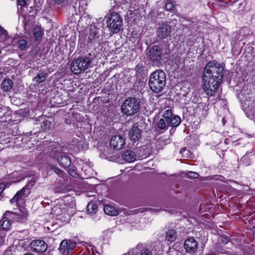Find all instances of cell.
Masks as SVG:
<instances>
[{"label": "cell", "mask_w": 255, "mask_h": 255, "mask_svg": "<svg viewBox=\"0 0 255 255\" xmlns=\"http://www.w3.org/2000/svg\"><path fill=\"white\" fill-rule=\"evenodd\" d=\"M58 161L61 165L65 167H69L71 165V161L69 158L65 156H61L58 158Z\"/></svg>", "instance_id": "cell-15"}, {"label": "cell", "mask_w": 255, "mask_h": 255, "mask_svg": "<svg viewBox=\"0 0 255 255\" xmlns=\"http://www.w3.org/2000/svg\"><path fill=\"white\" fill-rule=\"evenodd\" d=\"M31 247L34 250L38 252H43L47 249V245L41 240H35L32 242L31 244Z\"/></svg>", "instance_id": "cell-7"}, {"label": "cell", "mask_w": 255, "mask_h": 255, "mask_svg": "<svg viewBox=\"0 0 255 255\" xmlns=\"http://www.w3.org/2000/svg\"><path fill=\"white\" fill-rule=\"evenodd\" d=\"M177 238V232L175 231L171 230L167 232L166 238L168 241L174 242Z\"/></svg>", "instance_id": "cell-17"}, {"label": "cell", "mask_w": 255, "mask_h": 255, "mask_svg": "<svg viewBox=\"0 0 255 255\" xmlns=\"http://www.w3.org/2000/svg\"><path fill=\"white\" fill-rule=\"evenodd\" d=\"M122 156L124 160L127 162H133L136 159V155L135 152L131 151H125L122 154Z\"/></svg>", "instance_id": "cell-12"}, {"label": "cell", "mask_w": 255, "mask_h": 255, "mask_svg": "<svg viewBox=\"0 0 255 255\" xmlns=\"http://www.w3.org/2000/svg\"><path fill=\"white\" fill-rule=\"evenodd\" d=\"M165 74L158 70L152 73L149 78V86L152 91L158 93L164 89L165 84Z\"/></svg>", "instance_id": "cell-2"}, {"label": "cell", "mask_w": 255, "mask_h": 255, "mask_svg": "<svg viewBox=\"0 0 255 255\" xmlns=\"http://www.w3.org/2000/svg\"><path fill=\"white\" fill-rule=\"evenodd\" d=\"M181 122V120L178 116H175L171 120V124L173 126L177 127L180 125Z\"/></svg>", "instance_id": "cell-20"}, {"label": "cell", "mask_w": 255, "mask_h": 255, "mask_svg": "<svg viewBox=\"0 0 255 255\" xmlns=\"http://www.w3.org/2000/svg\"><path fill=\"white\" fill-rule=\"evenodd\" d=\"M26 46H27V41L25 39H22L20 41H19V42L17 43V47L20 49H22V50L25 49Z\"/></svg>", "instance_id": "cell-21"}, {"label": "cell", "mask_w": 255, "mask_h": 255, "mask_svg": "<svg viewBox=\"0 0 255 255\" xmlns=\"http://www.w3.org/2000/svg\"><path fill=\"white\" fill-rule=\"evenodd\" d=\"M67 246V242L66 241H63V242H61V244L60 245V249L63 250H64L66 248Z\"/></svg>", "instance_id": "cell-25"}, {"label": "cell", "mask_w": 255, "mask_h": 255, "mask_svg": "<svg viewBox=\"0 0 255 255\" xmlns=\"http://www.w3.org/2000/svg\"><path fill=\"white\" fill-rule=\"evenodd\" d=\"M104 212L106 214L110 216H117L119 214V212L113 206L107 205L105 206Z\"/></svg>", "instance_id": "cell-14"}, {"label": "cell", "mask_w": 255, "mask_h": 255, "mask_svg": "<svg viewBox=\"0 0 255 255\" xmlns=\"http://www.w3.org/2000/svg\"><path fill=\"white\" fill-rule=\"evenodd\" d=\"M13 87V83L10 79H5L2 83L1 88L3 91L9 92Z\"/></svg>", "instance_id": "cell-13"}, {"label": "cell", "mask_w": 255, "mask_h": 255, "mask_svg": "<svg viewBox=\"0 0 255 255\" xmlns=\"http://www.w3.org/2000/svg\"><path fill=\"white\" fill-rule=\"evenodd\" d=\"M55 2L57 3H58V4H60V3H63V1H55Z\"/></svg>", "instance_id": "cell-32"}, {"label": "cell", "mask_w": 255, "mask_h": 255, "mask_svg": "<svg viewBox=\"0 0 255 255\" xmlns=\"http://www.w3.org/2000/svg\"><path fill=\"white\" fill-rule=\"evenodd\" d=\"M171 32V27L168 24L164 23L159 26L158 29V34L161 38H166L170 35Z\"/></svg>", "instance_id": "cell-11"}, {"label": "cell", "mask_w": 255, "mask_h": 255, "mask_svg": "<svg viewBox=\"0 0 255 255\" xmlns=\"http://www.w3.org/2000/svg\"><path fill=\"white\" fill-rule=\"evenodd\" d=\"M139 106V103L136 99L130 98L126 100L122 105V112L126 115H132L138 111Z\"/></svg>", "instance_id": "cell-4"}, {"label": "cell", "mask_w": 255, "mask_h": 255, "mask_svg": "<svg viewBox=\"0 0 255 255\" xmlns=\"http://www.w3.org/2000/svg\"><path fill=\"white\" fill-rule=\"evenodd\" d=\"M197 243L195 240L193 238H189L184 243V247L186 251L188 252H194L197 248Z\"/></svg>", "instance_id": "cell-8"}, {"label": "cell", "mask_w": 255, "mask_h": 255, "mask_svg": "<svg viewBox=\"0 0 255 255\" xmlns=\"http://www.w3.org/2000/svg\"><path fill=\"white\" fill-rule=\"evenodd\" d=\"M124 145L125 141L120 136H115L111 140L110 145L113 149L120 150L123 148Z\"/></svg>", "instance_id": "cell-6"}, {"label": "cell", "mask_w": 255, "mask_h": 255, "mask_svg": "<svg viewBox=\"0 0 255 255\" xmlns=\"http://www.w3.org/2000/svg\"><path fill=\"white\" fill-rule=\"evenodd\" d=\"M161 49L156 46L152 47L149 52V57L153 61H158L161 59Z\"/></svg>", "instance_id": "cell-10"}, {"label": "cell", "mask_w": 255, "mask_h": 255, "mask_svg": "<svg viewBox=\"0 0 255 255\" xmlns=\"http://www.w3.org/2000/svg\"><path fill=\"white\" fill-rule=\"evenodd\" d=\"M47 78V74L44 72H41L37 75L35 78V80L38 83L42 82Z\"/></svg>", "instance_id": "cell-19"}, {"label": "cell", "mask_w": 255, "mask_h": 255, "mask_svg": "<svg viewBox=\"0 0 255 255\" xmlns=\"http://www.w3.org/2000/svg\"><path fill=\"white\" fill-rule=\"evenodd\" d=\"M91 63L90 58H82L73 61L71 65V70L73 73L80 74L88 68Z\"/></svg>", "instance_id": "cell-5"}, {"label": "cell", "mask_w": 255, "mask_h": 255, "mask_svg": "<svg viewBox=\"0 0 255 255\" xmlns=\"http://www.w3.org/2000/svg\"><path fill=\"white\" fill-rule=\"evenodd\" d=\"M18 4L20 5V6H24L26 4V1H23V0H19L17 1Z\"/></svg>", "instance_id": "cell-29"}, {"label": "cell", "mask_w": 255, "mask_h": 255, "mask_svg": "<svg viewBox=\"0 0 255 255\" xmlns=\"http://www.w3.org/2000/svg\"><path fill=\"white\" fill-rule=\"evenodd\" d=\"M173 7V5L171 3H167V9H171Z\"/></svg>", "instance_id": "cell-30"}, {"label": "cell", "mask_w": 255, "mask_h": 255, "mask_svg": "<svg viewBox=\"0 0 255 255\" xmlns=\"http://www.w3.org/2000/svg\"><path fill=\"white\" fill-rule=\"evenodd\" d=\"M87 210L90 213H95L97 211V205L95 203L91 202H90L88 204L87 206Z\"/></svg>", "instance_id": "cell-18"}, {"label": "cell", "mask_w": 255, "mask_h": 255, "mask_svg": "<svg viewBox=\"0 0 255 255\" xmlns=\"http://www.w3.org/2000/svg\"><path fill=\"white\" fill-rule=\"evenodd\" d=\"M33 37L36 41H39L42 38V32L41 28L38 26H36L33 29Z\"/></svg>", "instance_id": "cell-16"}, {"label": "cell", "mask_w": 255, "mask_h": 255, "mask_svg": "<svg viewBox=\"0 0 255 255\" xmlns=\"http://www.w3.org/2000/svg\"><path fill=\"white\" fill-rule=\"evenodd\" d=\"M25 255H33V254H31V253H28V254H25Z\"/></svg>", "instance_id": "cell-33"}, {"label": "cell", "mask_w": 255, "mask_h": 255, "mask_svg": "<svg viewBox=\"0 0 255 255\" xmlns=\"http://www.w3.org/2000/svg\"><path fill=\"white\" fill-rule=\"evenodd\" d=\"M172 116V113L171 111L170 110H168L167 111L165 112L164 114V117L167 119V120H170Z\"/></svg>", "instance_id": "cell-23"}, {"label": "cell", "mask_w": 255, "mask_h": 255, "mask_svg": "<svg viewBox=\"0 0 255 255\" xmlns=\"http://www.w3.org/2000/svg\"><path fill=\"white\" fill-rule=\"evenodd\" d=\"M69 172L70 174L72 177H78V175H77V174H76L75 171H73V170H69Z\"/></svg>", "instance_id": "cell-27"}, {"label": "cell", "mask_w": 255, "mask_h": 255, "mask_svg": "<svg viewBox=\"0 0 255 255\" xmlns=\"http://www.w3.org/2000/svg\"><path fill=\"white\" fill-rule=\"evenodd\" d=\"M141 255H152V253L149 250L145 249L143 250L141 253Z\"/></svg>", "instance_id": "cell-26"}, {"label": "cell", "mask_w": 255, "mask_h": 255, "mask_svg": "<svg viewBox=\"0 0 255 255\" xmlns=\"http://www.w3.org/2000/svg\"><path fill=\"white\" fill-rule=\"evenodd\" d=\"M158 127L159 129H164L165 127V123L163 119H161L158 123Z\"/></svg>", "instance_id": "cell-24"}, {"label": "cell", "mask_w": 255, "mask_h": 255, "mask_svg": "<svg viewBox=\"0 0 255 255\" xmlns=\"http://www.w3.org/2000/svg\"><path fill=\"white\" fill-rule=\"evenodd\" d=\"M187 175L190 177H194V178H196L198 176V174H196L195 173H191V172L188 173Z\"/></svg>", "instance_id": "cell-28"}, {"label": "cell", "mask_w": 255, "mask_h": 255, "mask_svg": "<svg viewBox=\"0 0 255 255\" xmlns=\"http://www.w3.org/2000/svg\"><path fill=\"white\" fill-rule=\"evenodd\" d=\"M5 188V184H1V192H2V191L4 190Z\"/></svg>", "instance_id": "cell-31"}, {"label": "cell", "mask_w": 255, "mask_h": 255, "mask_svg": "<svg viewBox=\"0 0 255 255\" xmlns=\"http://www.w3.org/2000/svg\"><path fill=\"white\" fill-rule=\"evenodd\" d=\"M11 226V223L9 220H7L4 221L2 224V227L3 229H5V230H8V229H10Z\"/></svg>", "instance_id": "cell-22"}, {"label": "cell", "mask_w": 255, "mask_h": 255, "mask_svg": "<svg viewBox=\"0 0 255 255\" xmlns=\"http://www.w3.org/2000/svg\"><path fill=\"white\" fill-rule=\"evenodd\" d=\"M129 136L131 141L134 142H137L141 138V131L137 127H133L129 131Z\"/></svg>", "instance_id": "cell-9"}, {"label": "cell", "mask_w": 255, "mask_h": 255, "mask_svg": "<svg viewBox=\"0 0 255 255\" xmlns=\"http://www.w3.org/2000/svg\"><path fill=\"white\" fill-rule=\"evenodd\" d=\"M107 23L110 31L113 33L119 32L122 27V19L120 15L116 13H112L109 15Z\"/></svg>", "instance_id": "cell-3"}, {"label": "cell", "mask_w": 255, "mask_h": 255, "mask_svg": "<svg viewBox=\"0 0 255 255\" xmlns=\"http://www.w3.org/2000/svg\"><path fill=\"white\" fill-rule=\"evenodd\" d=\"M223 76L222 65L213 61L207 64L205 68L203 76V87L208 96H213L219 88Z\"/></svg>", "instance_id": "cell-1"}]
</instances>
